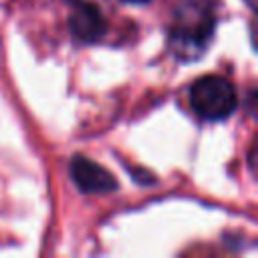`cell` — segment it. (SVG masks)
Instances as JSON below:
<instances>
[{
	"mask_svg": "<svg viewBox=\"0 0 258 258\" xmlns=\"http://www.w3.org/2000/svg\"><path fill=\"white\" fill-rule=\"evenodd\" d=\"M214 34V12L204 0H185L173 12L169 44L177 58L191 60L204 54Z\"/></svg>",
	"mask_w": 258,
	"mask_h": 258,
	"instance_id": "6da1fadb",
	"label": "cell"
},
{
	"mask_svg": "<svg viewBox=\"0 0 258 258\" xmlns=\"http://www.w3.org/2000/svg\"><path fill=\"white\" fill-rule=\"evenodd\" d=\"M191 109L206 121H222L230 117L238 105V95L234 85L220 77L208 75L198 79L189 89Z\"/></svg>",
	"mask_w": 258,
	"mask_h": 258,
	"instance_id": "7a4b0ae2",
	"label": "cell"
},
{
	"mask_svg": "<svg viewBox=\"0 0 258 258\" xmlns=\"http://www.w3.org/2000/svg\"><path fill=\"white\" fill-rule=\"evenodd\" d=\"M69 28L73 36L81 42H97L105 36L107 22L101 10L91 2H81L71 14Z\"/></svg>",
	"mask_w": 258,
	"mask_h": 258,
	"instance_id": "277c9868",
	"label": "cell"
},
{
	"mask_svg": "<svg viewBox=\"0 0 258 258\" xmlns=\"http://www.w3.org/2000/svg\"><path fill=\"white\" fill-rule=\"evenodd\" d=\"M123 2H129V4H145L149 0H123Z\"/></svg>",
	"mask_w": 258,
	"mask_h": 258,
	"instance_id": "5b68a950",
	"label": "cell"
},
{
	"mask_svg": "<svg viewBox=\"0 0 258 258\" xmlns=\"http://www.w3.org/2000/svg\"><path fill=\"white\" fill-rule=\"evenodd\" d=\"M71 175L77 187L85 194H109L117 189V179L103 165L85 155H75L71 161Z\"/></svg>",
	"mask_w": 258,
	"mask_h": 258,
	"instance_id": "3957f363",
	"label": "cell"
}]
</instances>
